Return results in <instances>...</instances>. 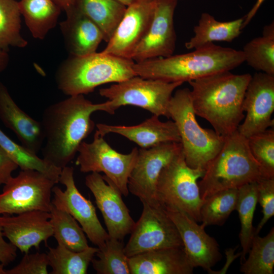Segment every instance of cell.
Masks as SVG:
<instances>
[{"label": "cell", "mask_w": 274, "mask_h": 274, "mask_svg": "<svg viewBox=\"0 0 274 274\" xmlns=\"http://www.w3.org/2000/svg\"><path fill=\"white\" fill-rule=\"evenodd\" d=\"M110 107L108 100L93 104L83 94L69 96L48 106L41 121L44 135L43 158L61 169L67 166L94 129L91 114L98 111L110 114Z\"/></svg>", "instance_id": "obj_1"}, {"label": "cell", "mask_w": 274, "mask_h": 274, "mask_svg": "<svg viewBox=\"0 0 274 274\" xmlns=\"http://www.w3.org/2000/svg\"><path fill=\"white\" fill-rule=\"evenodd\" d=\"M252 75L224 71L188 82L196 115L224 138L237 130L245 117L243 100Z\"/></svg>", "instance_id": "obj_2"}, {"label": "cell", "mask_w": 274, "mask_h": 274, "mask_svg": "<svg viewBox=\"0 0 274 274\" xmlns=\"http://www.w3.org/2000/svg\"><path fill=\"white\" fill-rule=\"evenodd\" d=\"M244 62L242 50L212 43L190 52L134 62L133 70L136 76L144 78L184 83L230 71Z\"/></svg>", "instance_id": "obj_3"}, {"label": "cell", "mask_w": 274, "mask_h": 274, "mask_svg": "<svg viewBox=\"0 0 274 274\" xmlns=\"http://www.w3.org/2000/svg\"><path fill=\"white\" fill-rule=\"evenodd\" d=\"M269 178L252 156L247 138L237 130L225 138L223 145L206 166L198 182L203 200L221 190L238 189Z\"/></svg>", "instance_id": "obj_4"}, {"label": "cell", "mask_w": 274, "mask_h": 274, "mask_svg": "<svg viewBox=\"0 0 274 274\" xmlns=\"http://www.w3.org/2000/svg\"><path fill=\"white\" fill-rule=\"evenodd\" d=\"M134 61L100 52L84 56H70L55 73L57 86L68 96L87 94L98 86L118 83L136 76Z\"/></svg>", "instance_id": "obj_5"}, {"label": "cell", "mask_w": 274, "mask_h": 274, "mask_svg": "<svg viewBox=\"0 0 274 274\" xmlns=\"http://www.w3.org/2000/svg\"><path fill=\"white\" fill-rule=\"evenodd\" d=\"M168 111L177 126L186 163L192 168L204 170L222 147L225 138L198 123L188 88L178 89L172 95Z\"/></svg>", "instance_id": "obj_6"}, {"label": "cell", "mask_w": 274, "mask_h": 274, "mask_svg": "<svg viewBox=\"0 0 274 274\" xmlns=\"http://www.w3.org/2000/svg\"><path fill=\"white\" fill-rule=\"evenodd\" d=\"M204 173V169L189 166L182 150L160 172L156 187L157 202L165 209L180 211L201 222L203 200L197 180Z\"/></svg>", "instance_id": "obj_7"}, {"label": "cell", "mask_w": 274, "mask_h": 274, "mask_svg": "<svg viewBox=\"0 0 274 274\" xmlns=\"http://www.w3.org/2000/svg\"><path fill=\"white\" fill-rule=\"evenodd\" d=\"M182 82H167L135 76L99 89V94L110 102V114L123 106H133L154 115L169 118L168 106L174 91Z\"/></svg>", "instance_id": "obj_8"}, {"label": "cell", "mask_w": 274, "mask_h": 274, "mask_svg": "<svg viewBox=\"0 0 274 274\" xmlns=\"http://www.w3.org/2000/svg\"><path fill=\"white\" fill-rule=\"evenodd\" d=\"M57 183L33 169L21 170L4 184L0 193V215L40 210L50 212L53 187Z\"/></svg>", "instance_id": "obj_9"}, {"label": "cell", "mask_w": 274, "mask_h": 274, "mask_svg": "<svg viewBox=\"0 0 274 274\" xmlns=\"http://www.w3.org/2000/svg\"><path fill=\"white\" fill-rule=\"evenodd\" d=\"M104 136L96 130L91 143L82 142L78 150L76 164L82 173L103 172L122 194L127 196L128 180L136 160L138 149L133 148L128 154L119 153L107 143Z\"/></svg>", "instance_id": "obj_10"}, {"label": "cell", "mask_w": 274, "mask_h": 274, "mask_svg": "<svg viewBox=\"0 0 274 274\" xmlns=\"http://www.w3.org/2000/svg\"><path fill=\"white\" fill-rule=\"evenodd\" d=\"M142 203L141 216L124 246L126 255L129 258L154 250L183 247L175 224L164 209L160 205Z\"/></svg>", "instance_id": "obj_11"}, {"label": "cell", "mask_w": 274, "mask_h": 274, "mask_svg": "<svg viewBox=\"0 0 274 274\" xmlns=\"http://www.w3.org/2000/svg\"><path fill=\"white\" fill-rule=\"evenodd\" d=\"M181 151V143L177 142L138 149L136 160L128 180L129 192L142 203L159 206L156 198L158 177L162 168Z\"/></svg>", "instance_id": "obj_12"}, {"label": "cell", "mask_w": 274, "mask_h": 274, "mask_svg": "<svg viewBox=\"0 0 274 274\" xmlns=\"http://www.w3.org/2000/svg\"><path fill=\"white\" fill-rule=\"evenodd\" d=\"M59 183L64 185L65 189L63 191L58 186L53 187L52 204L72 216L81 225L89 241L97 248L101 247L110 236L99 222L92 202L78 189L73 167L66 166L61 169Z\"/></svg>", "instance_id": "obj_13"}, {"label": "cell", "mask_w": 274, "mask_h": 274, "mask_svg": "<svg viewBox=\"0 0 274 274\" xmlns=\"http://www.w3.org/2000/svg\"><path fill=\"white\" fill-rule=\"evenodd\" d=\"M85 185L93 194L110 237L123 241L135 222L124 202L122 193L105 175L93 172L85 178Z\"/></svg>", "instance_id": "obj_14"}, {"label": "cell", "mask_w": 274, "mask_h": 274, "mask_svg": "<svg viewBox=\"0 0 274 274\" xmlns=\"http://www.w3.org/2000/svg\"><path fill=\"white\" fill-rule=\"evenodd\" d=\"M243 109L246 114L237 131L245 137L248 138L273 126L274 75L259 72L252 76Z\"/></svg>", "instance_id": "obj_15"}, {"label": "cell", "mask_w": 274, "mask_h": 274, "mask_svg": "<svg viewBox=\"0 0 274 274\" xmlns=\"http://www.w3.org/2000/svg\"><path fill=\"white\" fill-rule=\"evenodd\" d=\"M156 0H134L124 15L102 52L131 59L145 36L153 16Z\"/></svg>", "instance_id": "obj_16"}, {"label": "cell", "mask_w": 274, "mask_h": 274, "mask_svg": "<svg viewBox=\"0 0 274 274\" xmlns=\"http://www.w3.org/2000/svg\"><path fill=\"white\" fill-rule=\"evenodd\" d=\"M177 5V0H156L148 30L131 56L135 62L174 54L176 43L174 16Z\"/></svg>", "instance_id": "obj_17"}, {"label": "cell", "mask_w": 274, "mask_h": 274, "mask_svg": "<svg viewBox=\"0 0 274 274\" xmlns=\"http://www.w3.org/2000/svg\"><path fill=\"white\" fill-rule=\"evenodd\" d=\"M164 209V208H163ZM164 211L175 224L182 241L185 252L194 267L209 272L222 257L216 240L204 230V226L179 211Z\"/></svg>", "instance_id": "obj_18"}, {"label": "cell", "mask_w": 274, "mask_h": 274, "mask_svg": "<svg viewBox=\"0 0 274 274\" xmlns=\"http://www.w3.org/2000/svg\"><path fill=\"white\" fill-rule=\"evenodd\" d=\"M50 212L34 210L15 215H0V226L4 235L22 253L35 247L40 248L53 236Z\"/></svg>", "instance_id": "obj_19"}, {"label": "cell", "mask_w": 274, "mask_h": 274, "mask_svg": "<svg viewBox=\"0 0 274 274\" xmlns=\"http://www.w3.org/2000/svg\"><path fill=\"white\" fill-rule=\"evenodd\" d=\"M98 131L103 136L114 133L134 142L141 148H149L168 142L180 143L181 139L173 121H161L153 115L142 123L132 126L96 124Z\"/></svg>", "instance_id": "obj_20"}, {"label": "cell", "mask_w": 274, "mask_h": 274, "mask_svg": "<svg viewBox=\"0 0 274 274\" xmlns=\"http://www.w3.org/2000/svg\"><path fill=\"white\" fill-rule=\"evenodd\" d=\"M0 119L16 135L21 145L37 154L43 147L44 135L41 121L21 110L0 82Z\"/></svg>", "instance_id": "obj_21"}, {"label": "cell", "mask_w": 274, "mask_h": 274, "mask_svg": "<svg viewBox=\"0 0 274 274\" xmlns=\"http://www.w3.org/2000/svg\"><path fill=\"white\" fill-rule=\"evenodd\" d=\"M66 18L60 28L70 55L84 56L96 52L104 40L99 28L75 5L65 11Z\"/></svg>", "instance_id": "obj_22"}, {"label": "cell", "mask_w": 274, "mask_h": 274, "mask_svg": "<svg viewBox=\"0 0 274 274\" xmlns=\"http://www.w3.org/2000/svg\"><path fill=\"white\" fill-rule=\"evenodd\" d=\"M130 274H191L183 247L154 250L128 258Z\"/></svg>", "instance_id": "obj_23"}, {"label": "cell", "mask_w": 274, "mask_h": 274, "mask_svg": "<svg viewBox=\"0 0 274 274\" xmlns=\"http://www.w3.org/2000/svg\"><path fill=\"white\" fill-rule=\"evenodd\" d=\"M243 21L244 17L230 21H219L211 14L203 13L198 24L194 27V36L185 43V47L194 49L215 41L231 42L241 33Z\"/></svg>", "instance_id": "obj_24"}, {"label": "cell", "mask_w": 274, "mask_h": 274, "mask_svg": "<svg viewBox=\"0 0 274 274\" xmlns=\"http://www.w3.org/2000/svg\"><path fill=\"white\" fill-rule=\"evenodd\" d=\"M18 5L31 35L39 40L56 26L62 10L52 0H20Z\"/></svg>", "instance_id": "obj_25"}, {"label": "cell", "mask_w": 274, "mask_h": 274, "mask_svg": "<svg viewBox=\"0 0 274 274\" xmlns=\"http://www.w3.org/2000/svg\"><path fill=\"white\" fill-rule=\"evenodd\" d=\"M75 5L99 28L107 43L126 8L116 0H75Z\"/></svg>", "instance_id": "obj_26"}, {"label": "cell", "mask_w": 274, "mask_h": 274, "mask_svg": "<svg viewBox=\"0 0 274 274\" xmlns=\"http://www.w3.org/2000/svg\"><path fill=\"white\" fill-rule=\"evenodd\" d=\"M98 248L89 246L86 249L76 252L58 244L55 248L49 247L47 256L51 274H86L92 259Z\"/></svg>", "instance_id": "obj_27"}, {"label": "cell", "mask_w": 274, "mask_h": 274, "mask_svg": "<svg viewBox=\"0 0 274 274\" xmlns=\"http://www.w3.org/2000/svg\"><path fill=\"white\" fill-rule=\"evenodd\" d=\"M242 52L244 62L254 70L274 75V23L263 27L262 36L247 43Z\"/></svg>", "instance_id": "obj_28"}, {"label": "cell", "mask_w": 274, "mask_h": 274, "mask_svg": "<svg viewBox=\"0 0 274 274\" xmlns=\"http://www.w3.org/2000/svg\"><path fill=\"white\" fill-rule=\"evenodd\" d=\"M50 214L53 236L58 244L76 252L83 251L89 247L85 232L72 216L53 204Z\"/></svg>", "instance_id": "obj_29"}, {"label": "cell", "mask_w": 274, "mask_h": 274, "mask_svg": "<svg viewBox=\"0 0 274 274\" xmlns=\"http://www.w3.org/2000/svg\"><path fill=\"white\" fill-rule=\"evenodd\" d=\"M257 202V181L245 184L238 188L235 210L238 213L241 224L239 234L242 247L241 263L246 259V255L249 251L254 235L255 228L253 226V220Z\"/></svg>", "instance_id": "obj_30"}, {"label": "cell", "mask_w": 274, "mask_h": 274, "mask_svg": "<svg viewBox=\"0 0 274 274\" xmlns=\"http://www.w3.org/2000/svg\"><path fill=\"white\" fill-rule=\"evenodd\" d=\"M249 257L241 263L240 271L245 274H273L274 228L264 237L254 235Z\"/></svg>", "instance_id": "obj_31"}, {"label": "cell", "mask_w": 274, "mask_h": 274, "mask_svg": "<svg viewBox=\"0 0 274 274\" xmlns=\"http://www.w3.org/2000/svg\"><path fill=\"white\" fill-rule=\"evenodd\" d=\"M0 146L21 170L33 169L40 172L59 183L61 168L39 157L37 154L23 145L17 144L1 129Z\"/></svg>", "instance_id": "obj_32"}, {"label": "cell", "mask_w": 274, "mask_h": 274, "mask_svg": "<svg viewBox=\"0 0 274 274\" xmlns=\"http://www.w3.org/2000/svg\"><path fill=\"white\" fill-rule=\"evenodd\" d=\"M21 12L16 0H0V49L24 48L27 42L21 36Z\"/></svg>", "instance_id": "obj_33"}, {"label": "cell", "mask_w": 274, "mask_h": 274, "mask_svg": "<svg viewBox=\"0 0 274 274\" xmlns=\"http://www.w3.org/2000/svg\"><path fill=\"white\" fill-rule=\"evenodd\" d=\"M238 189L218 191L203 200L200 211L201 222L208 225H221L236 209Z\"/></svg>", "instance_id": "obj_34"}, {"label": "cell", "mask_w": 274, "mask_h": 274, "mask_svg": "<svg viewBox=\"0 0 274 274\" xmlns=\"http://www.w3.org/2000/svg\"><path fill=\"white\" fill-rule=\"evenodd\" d=\"M123 241L110 237L98 250L91 261L98 274H130L128 257Z\"/></svg>", "instance_id": "obj_35"}, {"label": "cell", "mask_w": 274, "mask_h": 274, "mask_svg": "<svg viewBox=\"0 0 274 274\" xmlns=\"http://www.w3.org/2000/svg\"><path fill=\"white\" fill-rule=\"evenodd\" d=\"M250 151L267 175L274 178V129H267L247 138Z\"/></svg>", "instance_id": "obj_36"}, {"label": "cell", "mask_w": 274, "mask_h": 274, "mask_svg": "<svg viewBox=\"0 0 274 274\" xmlns=\"http://www.w3.org/2000/svg\"><path fill=\"white\" fill-rule=\"evenodd\" d=\"M257 201L262 207L263 217L254 235L258 234L263 226L274 215V178H265L257 181Z\"/></svg>", "instance_id": "obj_37"}, {"label": "cell", "mask_w": 274, "mask_h": 274, "mask_svg": "<svg viewBox=\"0 0 274 274\" xmlns=\"http://www.w3.org/2000/svg\"><path fill=\"white\" fill-rule=\"evenodd\" d=\"M48 261L47 253H25L20 262L6 274H48Z\"/></svg>", "instance_id": "obj_38"}, {"label": "cell", "mask_w": 274, "mask_h": 274, "mask_svg": "<svg viewBox=\"0 0 274 274\" xmlns=\"http://www.w3.org/2000/svg\"><path fill=\"white\" fill-rule=\"evenodd\" d=\"M18 167V165L0 146V185L6 184Z\"/></svg>", "instance_id": "obj_39"}, {"label": "cell", "mask_w": 274, "mask_h": 274, "mask_svg": "<svg viewBox=\"0 0 274 274\" xmlns=\"http://www.w3.org/2000/svg\"><path fill=\"white\" fill-rule=\"evenodd\" d=\"M2 228L0 226V264L7 266L14 261L17 257V248L4 238Z\"/></svg>", "instance_id": "obj_40"}, {"label": "cell", "mask_w": 274, "mask_h": 274, "mask_svg": "<svg viewBox=\"0 0 274 274\" xmlns=\"http://www.w3.org/2000/svg\"><path fill=\"white\" fill-rule=\"evenodd\" d=\"M265 0H257L252 9L244 17V21L242 24V30L250 22L258 10Z\"/></svg>", "instance_id": "obj_41"}, {"label": "cell", "mask_w": 274, "mask_h": 274, "mask_svg": "<svg viewBox=\"0 0 274 274\" xmlns=\"http://www.w3.org/2000/svg\"><path fill=\"white\" fill-rule=\"evenodd\" d=\"M9 62L8 52L0 49V74L7 68Z\"/></svg>", "instance_id": "obj_42"}, {"label": "cell", "mask_w": 274, "mask_h": 274, "mask_svg": "<svg viewBox=\"0 0 274 274\" xmlns=\"http://www.w3.org/2000/svg\"><path fill=\"white\" fill-rule=\"evenodd\" d=\"M64 11L75 5V0H52Z\"/></svg>", "instance_id": "obj_43"}, {"label": "cell", "mask_w": 274, "mask_h": 274, "mask_svg": "<svg viewBox=\"0 0 274 274\" xmlns=\"http://www.w3.org/2000/svg\"><path fill=\"white\" fill-rule=\"evenodd\" d=\"M117 2L121 3L125 6H127L131 4L134 0H116Z\"/></svg>", "instance_id": "obj_44"}, {"label": "cell", "mask_w": 274, "mask_h": 274, "mask_svg": "<svg viewBox=\"0 0 274 274\" xmlns=\"http://www.w3.org/2000/svg\"><path fill=\"white\" fill-rule=\"evenodd\" d=\"M4 265L0 264V274H6V270L4 268Z\"/></svg>", "instance_id": "obj_45"}]
</instances>
